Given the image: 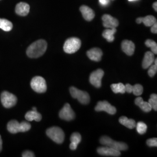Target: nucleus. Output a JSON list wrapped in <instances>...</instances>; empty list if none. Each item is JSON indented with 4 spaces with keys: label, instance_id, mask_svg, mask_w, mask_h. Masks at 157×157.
<instances>
[{
    "label": "nucleus",
    "instance_id": "nucleus-23",
    "mask_svg": "<svg viewBox=\"0 0 157 157\" xmlns=\"http://www.w3.org/2000/svg\"><path fill=\"white\" fill-rule=\"evenodd\" d=\"M119 122L125 127L130 129H134L136 124L135 120L128 119L126 117H121L119 119Z\"/></svg>",
    "mask_w": 157,
    "mask_h": 157
},
{
    "label": "nucleus",
    "instance_id": "nucleus-21",
    "mask_svg": "<svg viewBox=\"0 0 157 157\" xmlns=\"http://www.w3.org/2000/svg\"><path fill=\"white\" fill-rule=\"evenodd\" d=\"M25 119L29 122H31L33 121L39 122L42 119V116L37 111L32 110V111H28L26 113Z\"/></svg>",
    "mask_w": 157,
    "mask_h": 157
},
{
    "label": "nucleus",
    "instance_id": "nucleus-38",
    "mask_svg": "<svg viewBox=\"0 0 157 157\" xmlns=\"http://www.w3.org/2000/svg\"><path fill=\"white\" fill-rule=\"evenodd\" d=\"M152 6H153V8H154V10L155 11H157V2H155L154 4H153V5H152Z\"/></svg>",
    "mask_w": 157,
    "mask_h": 157
},
{
    "label": "nucleus",
    "instance_id": "nucleus-8",
    "mask_svg": "<svg viewBox=\"0 0 157 157\" xmlns=\"http://www.w3.org/2000/svg\"><path fill=\"white\" fill-rule=\"evenodd\" d=\"M1 101L2 104L6 108H10L16 105L17 97L8 91H4L1 95Z\"/></svg>",
    "mask_w": 157,
    "mask_h": 157
},
{
    "label": "nucleus",
    "instance_id": "nucleus-14",
    "mask_svg": "<svg viewBox=\"0 0 157 157\" xmlns=\"http://www.w3.org/2000/svg\"><path fill=\"white\" fill-rule=\"evenodd\" d=\"M121 48L124 52L129 56H133L135 52V44L132 41L124 40L121 43Z\"/></svg>",
    "mask_w": 157,
    "mask_h": 157
},
{
    "label": "nucleus",
    "instance_id": "nucleus-29",
    "mask_svg": "<svg viewBox=\"0 0 157 157\" xmlns=\"http://www.w3.org/2000/svg\"><path fill=\"white\" fill-rule=\"evenodd\" d=\"M148 102L151 105L152 109L157 111V95L156 94H152L150 96V98L148 100Z\"/></svg>",
    "mask_w": 157,
    "mask_h": 157
},
{
    "label": "nucleus",
    "instance_id": "nucleus-4",
    "mask_svg": "<svg viewBox=\"0 0 157 157\" xmlns=\"http://www.w3.org/2000/svg\"><path fill=\"white\" fill-rule=\"evenodd\" d=\"M46 134L51 139L57 144H62L65 139V133L62 129L54 126L47 129Z\"/></svg>",
    "mask_w": 157,
    "mask_h": 157
},
{
    "label": "nucleus",
    "instance_id": "nucleus-34",
    "mask_svg": "<svg viewBox=\"0 0 157 157\" xmlns=\"http://www.w3.org/2000/svg\"><path fill=\"white\" fill-rule=\"evenodd\" d=\"M125 86V91L126 92L128 93H132V90H133V86L130 84H126Z\"/></svg>",
    "mask_w": 157,
    "mask_h": 157
},
{
    "label": "nucleus",
    "instance_id": "nucleus-33",
    "mask_svg": "<svg viewBox=\"0 0 157 157\" xmlns=\"http://www.w3.org/2000/svg\"><path fill=\"white\" fill-rule=\"evenodd\" d=\"M23 157H35V155L34 154L33 152L30 151H26L22 154Z\"/></svg>",
    "mask_w": 157,
    "mask_h": 157
},
{
    "label": "nucleus",
    "instance_id": "nucleus-28",
    "mask_svg": "<svg viewBox=\"0 0 157 157\" xmlns=\"http://www.w3.org/2000/svg\"><path fill=\"white\" fill-rule=\"evenodd\" d=\"M136 127L137 132L140 135H143L146 133L147 129V126L145 123L143 122H139L136 124Z\"/></svg>",
    "mask_w": 157,
    "mask_h": 157
},
{
    "label": "nucleus",
    "instance_id": "nucleus-20",
    "mask_svg": "<svg viewBox=\"0 0 157 157\" xmlns=\"http://www.w3.org/2000/svg\"><path fill=\"white\" fill-rule=\"evenodd\" d=\"M70 140L71 143L69 145V148L72 150H75L77 148L78 144L80 143L82 140L81 135L78 132H75L71 135Z\"/></svg>",
    "mask_w": 157,
    "mask_h": 157
},
{
    "label": "nucleus",
    "instance_id": "nucleus-5",
    "mask_svg": "<svg viewBox=\"0 0 157 157\" xmlns=\"http://www.w3.org/2000/svg\"><path fill=\"white\" fill-rule=\"evenodd\" d=\"M81 40L77 37H71L67 40L63 45V50L67 54H73L80 49Z\"/></svg>",
    "mask_w": 157,
    "mask_h": 157
},
{
    "label": "nucleus",
    "instance_id": "nucleus-11",
    "mask_svg": "<svg viewBox=\"0 0 157 157\" xmlns=\"http://www.w3.org/2000/svg\"><path fill=\"white\" fill-rule=\"evenodd\" d=\"M104 75V72L101 69H98L91 73L90 76V83L97 88L101 87V80Z\"/></svg>",
    "mask_w": 157,
    "mask_h": 157
},
{
    "label": "nucleus",
    "instance_id": "nucleus-15",
    "mask_svg": "<svg viewBox=\"0 0 157 157\" xmlns=\"http://www.w3.org/2000/svg\"><path fill=\"white\" fill-rule=\"evenodd\" d=\"M102 55V51L98 48H93L87 52V56L89 58L95 62L100 61Z\"/></svg>",
    "mask_w": 157,
    "mask_h": 157
},
{
    "label": "nucleus",
    "instance_id": "nucleus-13",
    "mask_svg": "<svg viewBox=\"0 0 157 157\" xmlns=\"http://www.w3.org/2000/svg\"><path fill=\"white\" fill-rule=\"evenodd\" d=\"M102 20L103 21V26L105 28H117L119 26L118 20L110 15H104L102 17Z\"/></svg>",
    "mask_w": 157,
    "mask_h": 157
},
{
    "label": "nucleus",
    "instance_id": "nucleus-39",
    "mask_svg": "<svg viewBox=\"0 0 157 157\" xmlns=\"http://www.w3.org/2000/svg\"><path fill=\"white\" fill-rule=\"evenodd\" d=\"M32 110H34V111H37L36 108V107H33V109H32Z\"/></svg>",
    "mask_w": 157,
    "mask_h": 157
},
{
    "label": "nucleus",
    "instance_id": "nucleus-10",
    "mask_svg": "<svg viewBox=\"0 0 157 157\" xmlns=\"http://www.w3.org/2000/svg\"><path fill=\"white\" fill-rule=\"evenodd\" d=\"M96 111H105L110 115H114L117 112L116 108L111 105L109 102L107 101H99L95 107Z\"/></svg>",
    "mask_w": 157,
    "mask_h": 157
},
{
    "label": "nucleus",
    "instance_id": "nucleus-2",
    "mask_svg": "<svg viewBox=\"0 0 157 157\" xmlns=\"http://www.w3.org/2000/svg\"><path fill=\"white\" fill-rule=\"evenodd\" d=\"M30 128L31 124L25 121L19 123L16 120H12L7 124L8 130L12 134H16L19 132H26Z\"/></svg>",
    "mask_w": 157,
    "mask_h": 157
},
{
    "label": "nucleus",
    "instance_id": "nucleus-36",
    "mask_svg": "<svg viewBox=\"0 0 157 157\" xmlns=\"http://www.w3.org/2000/svg\"><path fill=\"white\" fill-rule=\"evenodd\" d=\"M99 2L102 6H106L108 4L109 1L108 0H99Z\"/></svg>",
    "mask_w": 157,
    "mask_h": 157
},
{
    "label": "nucleus",
    "instance_id": "nucleus-6",
    "mask_svg": "<svg viewBox=\"0 0 157 157\" xmlns=\"http://www.w3.org/2000/svg\"><path fill=\"white\" fill-rule=\"evenodd\" d=\"M69 91L71 96L73 98L77 99L82 104L86 105L89 103L90 101V95L87 92L79 90L75 87H71Z\"/></svg>",
    "mask_w": 157,
    "mask_h": 157
},
{
    "label": "nucleus",
    "instance_id": "nucleus-19",
    "mask_svg": "<svg viewBox=\"0 0 157 157\" xmlns=\"http://www.w3.org/2000/svg\"><path fill=\"white\" fill-rule=\"evenodd\" d=\"M135 104L140 107L144 112H149L151 111L152 107L148 102L144 101L143 98L140 97H137L135 100Z\"/></svg>",
    "mask_w": 157,
    "mask_h": 157
},
{
    "label": "nucleus",
    "instance_id": "nucleus-9",
    "mask_svg": "<svg viewBox=\"0 0 157 157\" xmlns=\"http://www.w3.org/2000/svg\"><path fill=\"white\" fill-rule=\"evenodd\" d=\"M59 116L61 119L67 121H72L76 117L75 113L68 103L65 104V105L61 109L59 113Z\"/></svg>",
    "mask_w": 157,
    "mask_h": 157
},
{
    "label": "nucleus",
    "instance_id": "nucleus-26",
    "mask_svg": "<svg viewBox=\"0 0 157 157\" xmlns=\"http://www.w3.org/2000/svg\"><path fill=\"white\" fill-rule=\"evenodd\" d=\"M141 22L143 23L147 27H150L155 23H157V19L152 15H148L144 17H141Z\"/></svg>",
    "mask_w": 157,
    "mask_h": 157
},
{
    "label": "nucleus",
    "instance_id": "nucleus-7",
    "mask_svg": "<svg viewBox=\"0 0 157 157\" xmlns=\"http://www.w3.org/2000/svg\"><path fill=\"white\" fill-rule=\"evenodd\" d=\"M31 87L38 93H45L47 89L45 79L41 76H35L30 83Z\"/></svg>",
    "mask_w": 157,
    "mask_h": 157
},
{
    "label": "nucleus",
    "instance_id": "nucleus-22",
    "mask_svg": "<svg viewBox=\"0 0 157 157\" xmlns=\"http://www.w3.org/2000/svg\"><path fill=\"white\" fill-rule=\"evenodd\" d=\"M117 32V29H107L102 32V36L107 40L108 42L111 43L115 40L114 34Z\"/></svg>",
    "mask_w": 157,
    "mask_h": 157
},
{
    "label": "nucleus",
    "instance_id": "nucleus-27",
    "mask_svg": "<svg viewBox=\"0 0 157 157\" xmlns=\"http://www.w3.org/2000/svg\"><path fill=\"white\" fill-rule=\"evenodd\" d=\"M145 44L147 47L151 48V52L154 54H157V43L155 42L152 40H147L145 42Z\"/></svg>",
    "mask_w": 157,
    "mask_h": 157
},
{
    "label": "nucleus",
    "instance_id": "nucleus-17",
    "mask_svg": "<svg viewBox=\"0 0 157 157\" xmlns=\"http://www.w3.org/2000/svg\"><path fill=\"white\" fill-rule=\"evenodd\" d=\"M30 11V6L25 2H19L15 7V12L18 15L25 17L28 15Z\"/></svg>",
    "mask_w": 157,
    "mask_h": 157
},
{
    "label": "nucleus",
    "instance_id": "nucleus-35",
    "mask_svg": "<svg viewBox=\"0 0 157 157\" xmlns=\"http://www.w3.org/2000/svg\"><path fill=\"white\" fill-rule=\"evenodd\" d=\"M151 31L152 33H157V23H155L153 25L151 26Z\"/></svg>",
    "mask_w": 157,
    "mask_h": 157
},
{
    "label": "nucleus",
    "instance_id": "nucleus-18",
    "mask_svg": "<svg viewBox=\"0 0 157 157\" xmlns=\"http://www.w3.org/2000/svg\"><path fill=\"white\" fill-rule=\"evenodd\" d=\"M154 55L151 51L146 52L142 62V67L144 69H147L151 65L155 60Z\"/></svg>",
    "mask_w": 157,
    "mask_h": 157
},
{
    "label": "nucleus",
    "instance_id": "nucleus-31",
    "mask_svg": "<svg viewBox=\"0 0 157 157\" xmlns=\"http://www.w3.org/2000/svg\"><path fill=\"white\" fill-rule=\"evenodd\" d=\"M157 65H151L149 67V69L148 71V75L150 77H154L155 76V75L157 73Z\"/></svg>",
    "mask_w": 157,
    "mask_h": 157
},
{
    "label": "nucleus",
    "instance_id": "nucleus-40",
    "mask_svg": "<svg viewBox=\"0 0 157 157\" xmlns=\"http://www.w3.org/2000/svg\"><path fill=\"white\" fill-rule=\"evenodd\" d=\"M129 1H135V0H129Z\"/></svg>",
    "mask_w": 157,
    "mask_h": 157
},
{
    "label": "nucleus",
    "instance_id": "nucleus-1",
    "mask_svg": "<svg viewBox=\"0 0 157 157\" xmlns=\"http://www.w3.org/2000/svg\"><path fill=\"white\" fill-rule=\"evenodd\" d=\"M47 43L44 40H39L32 43L26 51L27 56L31 58H37L42 56L47 50Z\"/></svg>",
    "mask_w": 157,
    "mask_h": 157
},
{
    "label": "nucleus",
    "instance_id": "nucleus-30",
    "mask_svg": "<svg viewBox=\"0 0 157 157\" xmlns=\"http://www.w3.org/2000/svg\"><path fill=\"white\" fill-rule=\"evenodd\" d=\"M143 92V87L141 84H136L133 86L132 93H133L134 95L139 96L142 94Z\"/></svg>",
    "mask_w": 157,
    "mask_h": 157
},
{
    "label": "nucleus",
    "instance_id": "nucleus-12",
    "mask_svg": "<svg viewBox=\"0 0 157 157\" xmlns=\"http://www.w3.org/2000/svg\"><path fill=\"white\" fill-rule=\"evenodd\" d=\"M97 152L101 155L107 157H120L121 152L109 147H101L97 149Z\"/></svg>",
    "mask_w": 157,
    "mask_h": 157
},
{
    "label": "nucleus",
    "instance_id": "nucleus-16",
    "mask_svg": "<svg viewBox=\"0 0 157 157\" xmlns=\"http://www.w3.org/2000/svg\"><path fill=\"white\" fill-rule=\"evenodd\" d=\"M80 11L82 12L84 19L87 21H92L95 17V13L90 7L82 6L80 7Z\"/></svg>",
    "mask_w": 157,
    "mask_h": 157
},
{
    "label": "nucleus",
    "instance_id": "nucleus-24",
    "mask_svg": "<svg viewBox=\"0 0 157 157\" xmlns=\"http://www.w3.org/2000/svg\"><path fill=\"white\" fill-rule=\"evenodd\" d=\"M13 28V25L11 22L6 19L0 18V29L6 32H10Z\"/></svg>",
    "mask_w": 157,
    "mask_h": 157
},
{
    "label": "nucleus",
    "instance_id": "nucleus-25",
    "mask_svg": "<svg viewBox=\"0 0 157 157\" xmlns=\"http://www.w3.org/2000/svg\"><path fill=\"white\" fill-rule=\"evenodd\" d=\"M111 88L112 89V91L115 94H118V93L124 94L126 92L125 86L122 83L111 84Z\"/></svg>",
    "mask_w": 157,
    "mask_h": 157
},
{
    "label": "nucleus",
    "instance_id": "nucleus-37",
    "mask_svg": "<svg viewBox=\"0 0 157 157\" xmlns=\"http://www.w3.org/2000/svg\"><path fill=\"white\" fill-rule=\"evenodd\" d=\"M2 148V140L1 139V136L0 135V152L1 151Z\"/></svg>",
    "mask_w": 157,
    "mask_h": 157
},
{
    "label": "nucleus",
    "instance_id": "nucleus-3",
    "mask_svg": "<svg viewBox=\"0 0 157 157\" xmlns=\"http://www.w3.org/2000/svg\"><path fill=\"white\" fill-rule=\"evenodd\" d=\"M100 142L101 144L104 146H107V147H111L113 149H115L118 151H125L128 150V145L122 142H118L116 141L113 140L110 137L104 136L101 137Z\"/></svg>",
    "mask_w": 157,
    "mask_h": 157
},
{
    "label": "nucleus",
    "instance_id": "nucleus-32",
    "mask_svg": "<svg viewBox=\"0 0 157 157\" xmlns=\"http://www.w3.org/2000/svg\"><path fill=\"white\" fill-rule=\"evenodd\" d=\"M147 144L149 147H157V138H151L148 139L147 140Z\"/></svg>",
    "mask_w": 157,
    "mask_h": 157
}]
</instances>
